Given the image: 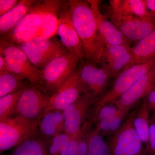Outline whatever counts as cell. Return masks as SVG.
Here are the masks:
<instances>
[{
	"label": "cell",
	"instance_id": "3",
	"mask_svg": "<svg viewBox=\"0 0 155 155\" xmlns=\"http://www.w3.org/2000/svg\"><path fill=\"white\" fill-rule=\"evenodd\" d=\"M80 61L69 52L53 59L41 70L42 90L48 95L53 94L76 72Z\"/></svg>",
	"mask_w": 155,
	"mask_h": 155
},
{
	"label": "cell",
	"instance_id": "10",
	"mask_svg": "<svg viewBox=\"0 0 155 155\" xmlns=\"http://www.w3.org/2000/svg\"><path fill=\"white\" fill-rule=\"evenodd\" d=\"M97 64L84 59L80 61L77 72L85 93H91L98 99L107 91L112 78L105 69Z\"/></svg>",
	"mask_w": 155,
	"mask_h": 155
},
{
	"label": "cell",
	"instance_id": "8",
	"mask_svg": "<svg viewBox=\"0 0 155 155\" xmlns=\"http://www.w3.org/2000/svg\"><path fill=\"white\" fill-rule=\"evenodd\" d=\"M17 46L25 53L32 65L41 70L53 59L68 52L55 37L36 38Z\"/></svg>",
	"mask_w": 155,
	"mask_h": 155
},
{
	"label": "cell",
	"instance_id": "24",
	"mask_svg": "<svg viewBox=\"0 0 155 155\" xmlns=\"http://www.w3.org/2000/svg\"><path fill=\"white\" fill-rule=\"evenodd\" d=\"M87 155H110L107 143L95 127L87 134Z\"/></svg>",
	"mask_w": 155,
	"mask_h": 155
},
{
	"label": "cell",
	"instance_id": "11",
	"mask_svg": "<svg viewBox=\"0 0 155 155\" xmlns=\"http://www.w3.org/2000/svg\"><path fill=\"white\" fill-rule=\"evenodd\" d=\"M110 20L130 41H138L155 29V15L147 18L122 15L109 10Z\"/></svg>",
	"mask_w": 155,
	"mask_h": 155
},
{
	"label": "cell",
	"instance_id": "25",
	"mask_svg": "<svg viewBox=\"0 0 155 155\" xmlns=\"http://www.w3.org/2000/svg\"><path fill=\"white\" fill-rule=\"evenodd\" d=\"M129 113L120 110L116 115L98 122L95 127L102 136L113 134L120 128Z\"/></svg>",
	"mask_w": 155,
	"mask_h": 155
},
{
	"label": "cell",
	"instance_id": "32",
	"mask_svg": "<svg viewBox=\"0 0 155 155\" xmlns=\"http://www.w3.org/2000/svg\"><path fill=\"white\" fill-rule=\"evenodd\" d=\"M80 131V130L77 134L72 136L68 147L67 155H78V140Z\"/></svg>",
	"mask_w": 155,
	"mask_h": 155
},
{
	"label": "cell",
	"instance_id": "18",
	"mask_svg": "<svg viewBox=\"0 0 155 155\" xmlns=\"http://www.w3.org/2000/svg\"><path fill=\"white\" fill-rule=\"evenodd\" d=\"M38 130L48 140L65 132L63 111H51L45 114L39 122Z\"/></svg>",
	"mask_w": 155,
	"mask_h": 155
},
{
	"label": "cell",
	"instance_id": "19",
	"mask_svg": "<svg viewBox=\"0 0 155 155\" xmlns=\"http://www.w3.org/2000/svg\"><path fill=\"white\" fill-rule=\"evenodd\" d=\"M110 11L122 15L147 18L155 15L149 11L144 0H110Z\"/></svg>",
	"mask_w": 155,
	"mask_h": 155
},
{
	"label": "cell",
	"instance_id": "6",
	"mask_svg": "<svg viewBox=\"0 0 155 155\" xmlns=\"http://www.w3.org/2000/svg\"><path fill=\"white\" fill-rule=\"evenodd\" d=\"M155 64V58L145 63L135 64L125 69L115 78L110 88L97 100L91 110L115 103L140 77L149 72Z\"/></svg>",
	"mask_w": 155,
	"mask_h": 155
},
{
	"label": "cell",
	"instance_id": "4",
	"mask_svg": "<svg viewBox=\"0 0 155 155\" xmlns=\"http://www.w3.org/2000/svg\"><path fill=\"white\" fill-rule=\"evenodd\" d=\"M136 108H134L107 143L110 155H147L142 141L134 125Z\"/></svg>",
	"mask_w": 155,
	"mask_h": 155
},
{
	"label": "cell",
	"instance_id": "27",
	"mask_svg": "<svg viewBox=\"0 0 155 155\" xmlns=\"http://www.w3.org/2000/svg\"><path fill=\"white\" fill-rule=\"evenodd\" d=\"M27 84L17 91L0 97V120L14 116L16 104Z\"/></svg>",
	"mask_w": 155,
	"mask_h": 155
},
{
	"label": "cell",
	"instance_id": "35",
	"mask_svg": "<svg viewBox=\"0 0 155 155\" xmlns=\"http://www.w3.org/2000/svg\"><path fill=\"white\" fill-rule=\"evenodd\" d=\"M147 9L149 11L155 13V0H144Z\"/></svg>",
	"mask_w": 155,
	"mask_h": 155
},
{
	"label": "cell",
	"instance_id": "7",
	"mask_svg": "<svg viewBox=\"0 0 155 155\" xmlns=\"http://www.w3.org/2000/svg\"><path fill=\"white\" fill-rule=\"evenodd\" d=\"M40 120L12 117L0 120L1 153L16 147L34 133L38 128Z\"/></svg>",
	"mask_w": 155,
	"mask_h": 155
},
{
	"label": "cell",
	"instance_id": "26",
	"mask_svg": "<svg viewBox=\"0 0 155 155\" xmlns=\"http://www.w3.org/2000/svg\"><path fill=\"white\" fill-rule=\"evenodd\" d=\"M25 80L10 72H0V97L21 88L27 84Z\"/></svg>",
	"mask_w": 155,
	"mask_h": 155
},
{
	"label": "cell",
	"instance_id": "1",
	"mask_svg": "<svg viewBox=\"0 0 155 155\" xmlns=\"http://www.w3.org/2000/svg\"><path fill=\"white\" fill-rule=\"evenodd\" d=\"M67 1H37L12 30L1 39L17 45L38 37L51 38L57 35L59 15Z\"/></svg>",
	"mask_w": 155,
	"mask_h": 155
},
{
	"label": "cell",
	"instance_id": "31",
	"mask_svg": "<svg viewBox=\"0 0 155 155\" xmlns=\"http://www.w3.org/2000/svg\"><path fill=\"white\" fill-rule=\"evenodd\" d=\"M19 2L18 0H0V16L13 9Z\"/></svg>",
	"mask_w": 155,
	"mask_h": 155
},
{
	"label": "cell",
	"instance_id": "29",
	"mask_svg": "<svg viewBox=\"0 0 155 155\" xmlns=\"http://www.w3.org/2000/svg\"><path fill=\"white\" fill-rule=\"evenodd\" d=\"M120 110V109L115 103L106 105L96 110L91 111L88 120L92 124H96L98 122L116 115Z\"/></svg>",
	"mask_w": 155,
	"mask_h": 155
},
{
	"label": "cell",
	"instance_id": "21",
	"mask_svg": "<svg viewBox=\"0 0 155 155\" xmlns=\"http://www.w3.org/2000/svg\"><path fill=\"white\" fill-rule=\"evenodd\" d=\"M49 140L37 130L7 155H48Z\"/></svg>",
	"mask_w": 155,
	"mask_h": 155
},
{
	"label": "cell",
	"instance_id": "22",
	"mask_svg": "<svg viewBox=\"0 0 155 155\" xmlns=\"http://www.w3.org/2000/svg\"><path fill=\"white\" fill-rule=\"evenodd\" d=\"M155 58V29L132 48V58L127 68Z\"/></svg>",
	"mask_w": 155,
	"mask_h": 155
},
{
	"label": "cell",
	"instance_id": "16",
	"mask_svg": "<svg viewBox=\"0 0 155 155\" xmlns=\"http://www.w3.org/2000/svg\"><path fill=\"white\" fill-rule=\"evenodd\" d=\"M155 85V64L143 75L125 94L115 102L120 110L130 112L134 107L146 96Z\"/></svg>",
	"mask_w": 155,
	"mask_h": 155
},
{
	"label": "cell",
	"instance_id": "15",
	"mask_svg": "<svg viewBox=\"0 0 155 155\" xmlns=\"http://www.w3.org/2000/svg\"><path fill=\"white\" fill-rule=\"evenodd\" d=\"M132 58L130 45H106L100 64L111 78H116L128 67Z\"/></svg>",
	"mask_w": 155,
	"mask_h": 155
},
{
	"label": "cell",
	"instance_id": "14",
	"mask_svg": "<svg viewBox=\"0 0 155 155\" xmlns=\"http://www.w3.org/2000/svg\"><path fill=\"white\" fill-rule=\"evenodd\" d=\"M84 93V89L77 70L53 94L50 96L48 104L45 114L51 111H64Z\"/></svg>",
	"mask_w": 155,
	"mask_h": 155
},
{
	"label": "cell",
	"instance_id": "17",
	"mask_svg": "<svg viewBox=\"0 0 155 155\" xmlns=\"http://www.w3.org/2000/svg\"><path fill=\"white\" fill-rule=\"evenodd\" d=\"M87 1L91 6L98 28L106 45H130V41L126 38L116 25L101 12V1Z\"/></svg>",
	"mask_w": 155,
	"mask_h": 155
},
{
	"label": "cell",
	"instance_id": "13",
	"mask_svg": "<svg viewBox=\"0 0 155 155\" xmlns=\"http://www.w3.org/2000/svg\"><path fill=\"white\" fill-rule=\"evenodd\" d=\"M57 35L60 37L61 43L69 52L77 56L81 61L85 59L82 44L72 22L68 1L59 13Z\"/></svg>",
	"mask_w": 155,
	"mask_h": 155
},
{
	"label": "cell",
	"instance_id": "23",
	"mask_svg": "<svg viewBox=\"0 0 155 155\" xmlns=\"http://www.w3.org/2000/svg\"><path fill=\"white\" fill-rule=\"evenodd\" d=\"M149 107L144 98L142 100L140 104L136 108L134 119V125L137 134L143 143L146 145L148 150L149 143L150 115Z\"/></svg>",
	"mask_w": 155,
	"mask_h": 155
},
{
	"label": "cell",
	"instance_id": "34",
	"mask_svg": "<svg viewBox=\"0 0 155 155\" xmlns=\"http://www.w3.org/2000/svg\"><path fill=\"white\" fill-rule=\"evenodd\" d=\"M8 72L10 71L5 59L2 55H0V72Z\"/></svg>",
	"mask_w": 155,
	"mask_h": 155
},
{
	"label": "cell",
	"instance_id": "9",
	"mask_svg": "<svg viewBox=\"0 0 155 155\" xmlns=\"http://www.w3.org/2000/svg\"><path fill=\"white\" fill-rule=\"evenodd\" d=\"M49 97L38 87L28 84L16 104L13 117L39 120L45 114Z\"/></svg>",
	"mask_w": 155,
	"mask_h": 155
},
{
	"label": "cell",
	"instance_id": "2",
	"mask_svg": "<svg viewBox=\"0 0 155 155\" xmlns=\"http://www.w3.org/2000/svg\"><path fill=\"white\" fill-rule=\"evenodd\" d=\"M73 25L82 44L86 60L100 64L106 46L87 1H68Z\"/></svg>",
	"mask_w": 155,
	"mask_h": 155
},
{
	"label": "cell",
	"instance_id": "30",
	"mask_svg": "<svg viewBox=\"0 0 155 155\" xmlns=\"http://www.w3.org/2000/svg\"><path fill=\"white\" fill-rule=\"evenodd\" d=\"M149 143L148 153L150 155H155V117L153 116L150 120Z\"/></svg>",
	"mask_w": 155,
	"mask_h": 155
},
{
	"label": "cell",
	"instance_id": "33",
	"mask_svg": "<svg viewBox=\"0 0 155 155\" xmlns=\"http://www.w3.org/2000/svg\"><path fill=\"white\" fill-rule=\"evenodd\" d=\"M150 111L153 113V116L155 117V85L144 98Z\"/></svg>",
	"mask_w": 155,
	"mask_h": 155
},
{
	"label": "cell",
	"instance_id": "12",
	"mask_svg": "<svg viewBox=\"0 0 155 155\" xmlns=\"http://www.w3.org/2000/svg\"><path fill=\"white\" fill-rule=\"evenodd\" d=\"M97 100L91 93H84L63 111L65 133L72 136L80 131Z\"/></svg>",
	"mask_w": 155,
	"mask_h": 155
},
{
	"label": "cell",
	"instance_id": "28",
	"mask_svg": "<svg viewBox=\"0 0 155 155\" xmlns=\"http://www.w3.org/2000/svg\"><path fill=\"white\" fill-rule=\"evenodd\" d=\"M72 137L64 132L49 140L48 155H67Z\"/></svg>",
	"mask_w": 155,
	"mask_h": 155
},
{
	"label": "cell",
	"instance_id": "20",
	"mask_svg": "<svg viewBox=\"0 0 155 155\" xmlns=\"http://www.w3.org/2000/svg\"><path fill=\"white\" fill-rule=\"evenodd\" d=\"M36 0H21L17 5L0 16V34L5 35L14 28L29 11Z\"/></svg>",
	"mask_w": 155,
	"mask_h": 155
},
{
	"label": "cell",
	"instance_id": "5",
	"mask_svg": "<svg viewBox=\"0 0 155 155\" xmlns=\"http://www.w3.org/2000/svg\"><path fill=\"white\" fill-rule=\"evenodd\" d=\"M0 55L5 58L9 70L31 85L42 86L41 71L34 67L18 46L1 39Z\"/></svg>",
	"mask_w": 155,
	"mask_h": 155
}]
</instances>
